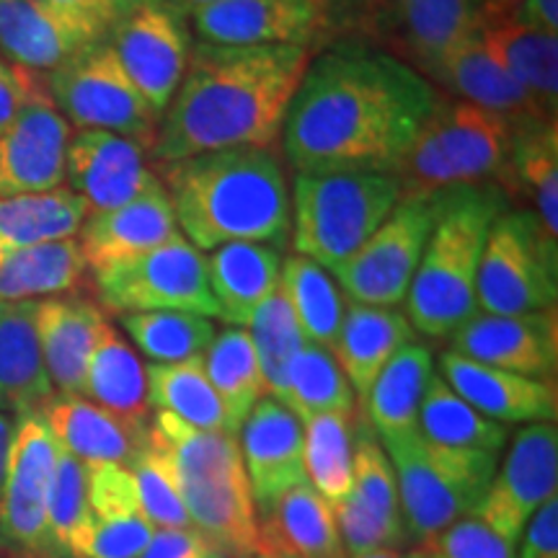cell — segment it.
Listing matches in <instances>:
<instances>
[{
  "label": "cell",
  "mask_w": 558,
  "mask_h": 558,
  "mask_svg": "<svg viewBox=\"0 0 558 558\" xmlns=\"http://www.w3.org/2000/svg\"><path fill=\"white\" fill-rule=\"evenodd\" d=\"M437 101L403 60L344 41L308 62L279 137L295 173H393Z\"/></svg>",
  "instance_id": "1"
},
{
  "label": "cell",
  "mask_w": 558,
  "mask_h": 558,
  "mask_svg": "<svg viewBox=\"0 0 558 558\" xmlns=\"http://www.w3.org/2000/svg\"><path fill=\"white\" fill-rule=\"evenodd\" d=\"M308 62L303 45L197 41L148 156L163 166L213 150L271 148Z\"/></svg>",
  "instance_id": "2"
},
{
  "label": "cell",
  "mask_w": 558,
  "mask_h": 558,
  "mask_svg": "<svg viewBox=\"0 0 558 558\" xmlns=\"http://www.w3.org/2000/svg\"><path fill=\"white\" fill-rule=\"evenodd\" d=\"M184 239L199 251L248 241L282 246L290 235V192L271 148L199 153L160 166Z\"/></svg>",
  "instance_id": "3"
},
{
  "label": "cell",
  "mask_w": 558,
  "mask_h": 558,
  "mask_svg": "<svg viewBox=\"0 0 558 558\" xmlns=\"http://www.w3.org/2000/svg\"><path fill=\"white\" fill-rule=\"evenodd\" d=\"M509 197L497 184L439 192V207L422 262L407 292L411 329L429 339L452 337L478 313L476 282L494 220Z\"/></svg>",
  "instance_id": "4"
},
{
  "label": "cell",
  "mask_w": 558,
  "mask_h": 558,
  "mask_svg": "<svg viewBox=\"0 0 558 558\" xmlns=\"http://www.w3.org/2000/svg\"><path fill=\"white\" fill-rule=\"evenodd\" d=\"M148 442L169 463L192 527L226 550L228 558L259 556L256 505L239 437L190 427L156 411L148 424Z\"/></svg>",
  "instance_id": "5"
},
{
  "label": "cell",
  "mask_w": 558,
  "mask_h": 558,
  "mask_svg": "<svg viewBox=\"0 0 558 558\" xmlns=\"http://www.w3.org/2000/svg\"><path fill=\"white\" fill-rule=\"evenodd\" d=\"M393 177L403 194L497 184L507 197H514L512 122L471 101H452L439 94Z\"/></svg>",
  "instance_id": "6"
},
{
  "label": "cell",
  "mask_w": 558,
  "mask_h": 558,
  "mask_svg": "<svg viewBox=\"0 0 558 558\" xmlns=\"http://www.w3.org/2000/svg\"><path fill=\"white\" fill-rule=\"evenodd\" d=\"M401 194L390 171L295 173L292 248L326 271L339 269L393 213Z\"/></svg>",
  "instance_id": "7"
},
{
  "label": "cell",
  "mask_w": 558,
  "mask_h": 558,
  "mask_svg": "<svg viewBox=\"0 0 558 558\" xmlns=\"http://www.w3.org/2000/svg\"><path fill=\"white\" fill-rule=\"evenodd\" d=\"M380 445L399 484L407 543L416 550L429 548L452 522L476 512L499 463L492 452L429 442L418 429L380 439Z\"/></svg>",
  "instance_id": "8"
},
{
  "label": "cell",
  "mask_w": 558,
  "mask_h": 558,
  "mask_svg": "<svg viewBox=\"0 0 558 558\" xmlns=\"http://www.w3.org/2000/svg\"><path fill=\"white\" fill-rule=\"evenodd\" d=\"M558 239L530 209H505L494 220L476 282L481 313L525 316L556 308Z\"/></svg>",
  "instance_id": "9"
},
{
  "label": "cell",
  "mask_w": 558,
  "mask_h": 558,
  "mask_svg": "<svg viewBox=\"0 0 558 558\" xmlns=\"http://www.w3.org/2000/svg\"><path fill=\"white\" fill-rule=\"evenodd\" d=\"M47 90L73 128L114 132L150 150L160 117L124 73L109 39L54 68L47 75Z\"/></svg>",
  "instance_id": "10"
},
{
  "label": "cell",
  "mask_w": 558,
  "mask_h": 558,
  "mask_svg": "<svg viewBox=\"0 0 558 558\" xmlns=\"http://www.w3.org/2000/svg\"><path fill=\"white\" fill-rule=\"evenodd\" d=\"M439 207V192L401 194L399 205L331 275L352 303L396 308L407 300Z\"/></svg>",
  "instance_id": "11"
},
{
  "label": "cell",
  "mask_w": 558,
  "mask_h": 558,
  "mask_svg": "<svg viewBox=\"0 0 558 558\" xmlns=\"http://www.w3.org/2000/svg\"><path fill=\"white\" fill-rule=\"evenodd\" d=\"M101 311L128 313L184 311L205 318H220L218 303L207 284L205 256L184 235L163 246L96 271Z\"/></svg>",
  "instance_id": "12"
},
{
  "label": "cell",
  "mask_w": 558,
  "mask_h": 558,
  "mask_svg": "<svg viewBox=\"0 0 558 558\" xmlns=\"http://www.w3.org/2000/svg\"><path fill=\"white\" fill-rule=\"evenodd\" d=\"M60 445L39 411L16 416L9 473L0 497V538L21 558H54L47 501Z\"/></svg>",
  "instance_id": "13"
},
{
  "label": "cell",
  "mask_w": 558,
  "mask_h": 558,
  "mask_svg": "<svg viewBox=\"0 0 558 558\" xmlns=\"http://www.w3.org/2000/svg\"><path fill=\"white\" fill-rule=\"evenodd\" d=\"M558 486V429L550 422L522 427L514 435L501 469L494 473L484 499L473 514L499 538L518 546L533 514L556 497Z\"/></svg>",
  "instance_id": "14"
},
{
  "label": "cell",
  "mask_w": 558,
  "mask_h": 558,
  "mask_svg": "<svg viewBox=\"0 0 558 558\" xmlns=\"http://www.w3.org/2000/svg\"><path fill=\"white\" fill-rule=\"evenodd\" d=\"M109 45L143 99L160 117L184 81L190 62V32L179 5L150 3L124 16L109 32Z\"/></svg>",
  "instance_id": "15"
},
{
  "label": "cell",
  "mask_w": 558,
  "mask_h": 558,
  "mask_svg": "<svg viewBox=\"0 0 558 558\" xmlns=\"http://www.w3.org/2000/svg\"><path fill=\"white\" fill-rule=\"evenodd\" d=\"M367 19L393 58L427 75L437 60L476 37L484 9L478 0H367Z\"/></svg>",
  "instance_id": "16"
},
{
  "label": "cell",
  "mask_w": 558,
  "mask_h": 558,
  "mask_svg": "<svg viewBox=\"0 0 558 558\" xmlns=\"http://www.w3.org/2000/svg\"><path fill=\"white\" fill-rule=\"evenodd\" d=\"M148 158V150L135 140L104 130H78L68 140V190L86 202L88 215L130 205L160 186Z\"/></svg>",
  "instance_id": "17"
},
{
  "label": "cell",
  "mask_w": 558,
  "mask_h": 558,
  "mask_svg": "<svg viewBox=\"0 0 558 558\" xmlns=\"http://www.w3.org/2000/svg\"><path fill=\"white\" fill-rule=\"evenodd\" d=\"M450 352L481 365L507 369L535 380H554L558 365L556 308L525 316L476 313L452 333Z\"/></svg>",
  "instance_id": "18"
},
{
  "label": "cell",
  "mask_w": 558,
  "mask_h": 558,
  "mask_svg": "<svg viewBox=\"0 0 558 558\" xmlns=\"http://www.w3.org/2000/svg\"><path fill=\"white\" fill-rule=\"evenodd\" d=\"M107 37L96 21L50 0H0V52L32 73H52Z\"/></svg>",
  "instance_id": "19"
},
{
  "label": "cell",
  "mask_w": 558,
  "mask_h": 558,
  "mask_svg": "<svg viewBox=\"0 0 558 558\" xmlns=\"http://www.w3.org/2000/svg\"><path fill=\"white\" fill-rule=\"evenodd\" d=\"M70 124L50 94L34 99L0 135V199L52 192L65 181Z\"/></svg>",
  "instance_id": "20"
},
{
  "label": "cell",
  "mask_w": 558,
  "mask_h": 558,
  "mask_svg": "<svg viewBox=\"0 0 558 558\" xmlns=\"http://www.w3.org/2000/svg\"><path fill=\"white\" fill-rule=\"evenodd\" d=\"M243 469L256 509L308 481L303 456V422L269 396L251 409L239 432Z\"/></svg>",
  "instance_id": "21"
},
{
  "label": "cell",
  "mask_w": 558,
  "mask_h": 558,
  "mask_svg": "<svg viewBox=\"0 0 558 558\" xmlns=\"http://www.w3.org/2000/svg\"><path fill=\"white\" fill-rule=\"evenodd\" d=\"M192 13L199 41L230 47L303 45L318 29V0H220Z\"/></svg>",
  "instance_id": "22"
},
{
  "label": "cell",
  "mask_w": 558,
  "mask_h": 558,
  "mask_svg": "<svg viewBox=\"0 0 558 558\" xmlns=\"http://www.w3.org/2000/svg\"><path fill=\"white\" fill-rule=\"evenodd\" d=\"M439 378L478 414L497 424H554L558 416L554 380L525 378V375L460 357L456 352H442Z\"/></svg>",
  "instance_id": "23"
},
{
  "label": "cell",
  "mask_w": 558,
  "mask_h": 558,
  "mask_svg": "<svg viewBox=\"0 0 558 558\" xmlns=\"http://www.w3.org/2000/svg\"><path fill=\"white\" fill-rule=\"evenodd\" d=\"M181 235L169 192L163 184L130 205L88 215L78 230V243L88 269L101 271L137 259Z\"/></svg>",
  "instance_id": "24"
},
{
  "label": "cell",
  "mask_w": 558,
  "mask_h": 558,
  "mask_svg": "<svg viewBox=\"0 0 558 558\" xmlns=\"http://www.w3.org/2000/svg\"><path fill=\"white\" fill-rule=\"evenodd\" d=\"M104 320L101 305L83 295L68 292L34 303L41 365L60 396H83V378Z\"/></svg>",
  "instance_id": "25"
},
{
  "label": "cell",
  "mask_w": 558,
  "mask_h": 558,
  "mask_svg": "<svg viewBox=\"0 0 558 558\" xmlns=\"http://www.w3.org/2000/svg\"><path fill=\"white\" fill-rule=\"evenodd\" d=\"M259 556L347 558L331 507L308 481L256 509Z\"/></svg>",
  "instance_id": "26"
},
{
  "label": "cell",
  "mask_w": 558,
  "mask_h": 558,
  "mask_svg": "<svg viewBox=\"0 0 558 558\" xmlns=\"http://www.w3.org/2000/svg\"><path fill=\"white\" fill-rule=\"evenodd\" d=\"M39 414L60 448L83 465L117 463L130 469L148 437V429L132 427L83 396H52Z\"/></svg>",
  "instance_id": "27"
},
{
  "label": "cell",
  "mask_w": 558,
  "mask_h": 558,
  "mask_svg": "<svg viewBox=\"0 0 558 558\" xmlns=\"http://www.w3.org/2000/svg\"><path fill=\"white\" fill-rule=\"evenodd\" d=\"M424 78L442 83L463 101L494 111L512 124L546 120L518 78L486 50L478 34L437 60Z\"/></svg>",
  "instance_id": "28"
},
{
  "label": "cell",
  "mask_w": 558,
  "mask_h": 558,
  "mask_svg": "<svg viewBox=\"0 0 558 558\" xmlns=\"http://www.w3.org/2000/svg\"><path fill=\"white\" fill-rule=\"evenodd\" d=\"M411 341H416V331L411 329L407 313L352 303V300L344 303V318H341L333 357L357 396V403L365 407L369 388L380 369Z\"/></svg>",
  "instance_id": "29"
},
{
  "label": "cell",
  "mask_w": 558,
  "mask_h": 558,
  "mask_svg": "<svg viewBox=\"0 0 558 558\" xmlns=\"http://www.w3.org/2000/svg\"><path fill=\"white\" fill-rule=\"evenodd\" d=\"M205 267L220 318L246 329L254 311L279 290L282 256L267 243L235 241L209 251Z\"/></svg>",
  "instance_id": "30"
},
{
  "label": "cell",
  "mask_w": 558,
  "mask_h": 558,
  "mask_svg": "<svg viewBox=\"0 0 558 558\" xmlns=\"http://www.w3.org/2000/svg\"><path fill=\"white\" fill-rule=\"evenodd\" d=\"M83 399L111 411L132 427L148 429L150 403L145 365L109 318L104 320L90 352L86 378H83Z\"/></svg>",
  "instance_id": "31"
},
{
  "label": "cell",
  "mask_w": 558,
  "mask_h": 558,
  "mask_svg": "<svg viewBox=\"0 0 558 558\" xmlns=\"http://www.w3.org/2000/svg\"><path fill=\"white\" fill-rule=\"evenodd\" d=\"M34 303H0V414L39 411L54 396L34 331Z\"/></svg>",
  "instance_id": "32"
},
{
  "label": "cell",
  "mask_w": 558,
  "mask_h": 558,
  "mask_svg": "<svg viewBox=\"0 0 558 558\" xmlns=\"http://www.w3.org/2000/svg\"><path fill=\"white\" fill-rule=\"evenodd\" d=\"M486 50L518 78L546 120L558 114V37L514 24L509 16L484 21Z\"/></svg>",
  "instance_id": "33"
},
{
  "label": "cell",
  "mask_w": 558,
  "mask_h": 558,
  "mask_svg": "<svg viewBox=\"0 0 558 558\" xmlns=\"http://www.w3.org/2000/svg\"><path fill=\"white\" fill-rule=\"evenodd\" d=\"M86 271L78 239L5 251L0 254V303L68 295L81 288Z\"/></svg>",
  "instance_id": "34"
},
{
  "label": "cell",
  "mask_w": 558,
  "mask_h": 558,
  "mask_svg": "<svg viewBox=\"0 0 558 558\" xmlns=\"http://www.w3.org/2000/svg\"><path fill=\"white\" fill-rule=\"evenodd\" d=\"M429 347L411 341L401 347L380 369L369 388L365 407L378 439L399 437L418 429V407L432 378Z\"/></svg>",
  "instance_id": "35"
},
{
  "label": "cell",
  "mask_w": 558,
  "mask_h": 558,
  "mask_svg": "<svg viewBox=\"0 0 558 558\" xmlns=\"http://www.w3.org/2000/svg\"><path fill=\"white\" fill-rule=\"evenodd\" d=\"M86 218V202L68 186L0 199V254L75 239Z\"/></svg>",
  "instance_id": "36"
},
{
  "label": "cell",
  "mask_w": 558,
  "mask_h": 558,
  "mask_svg": "<svg viewBox=\"0 0 558 558\" xmlns=\"http://www.w3.org/2000/svg\"><path fill=\"white\" fill-rule=\"evenodd\" d=\"M514 197L533 202L548 235L558 239V120L512 124Z\"/></svg>",
  "instance_id": "37"
},
{
  "label": "cell",
  "mask_w": 558,
  "mask_h": 558,
  "mask_svg": "<svg viewBox=\"0 0 558 558\" xmlns=\"http://www.w3.org/2000/svg\"><path fill=\"white\" fill-rule=\"evenodd\" d=\"M279 292L288 300L292 316L308 344L324 347L333 354L344 318V298L331 271L318 267L305 256L292 254L282 259L279 269Z\"/></svg>",
  "instance_id": "38"
},
{
  "label": "cell",
  "mask_w": 558,
  "mask_h": 558,
  "mask_svg": "<svg viewBox=\"0 0 558 558\" xmlns=\"http://www.w3.org/2000/svg\"><path fill=\"white\" fill-rule=\"evenodd\" d=\"M202 365L209 386L226 409L228 435L239 437L251 409L267 396L248 331L241 326H228L220 331L202 357Z\"/></svg>",
  "instance_id": "39"
},
{
  "label": "cell",
  "mask_w": 558,
  "mask_h": 558,
  "mask_svg": "<svg viewBox=\"0 0 558 558\" xmlns=\"http://www.w3.org/2000/svg\"><path fill=\"white\" fill-rule=\"evenodd\" d=\"M347 497L386 535L390 548L407 546L393 465H390L378 435L365 422H357V432H354L352 492Z\"/></svg>",
  "instance_id": "40"
},
{
  "label": "cell",
  "mask_w": 558,
  "mask_h": 558,
  "mask_svg": "<svg viewBox=\"0 0 558 558\" xmlns=\"http://www.w3.org/2000/svg\"><path fill=\"white\" fill-rule=\"evenodd\" d=\"M418 432L429 442L452 450H476L499 456L507 445L505 424L492 422L465 403L448 383L432 373L418 407Z\"/></svg>",
  "instance_id": "41"
},
{
  "label": "cell",
  "mask_w": 558,
  "mask_h": 558,
  "mask_svg": "<svg viewBox=\"0 0 558 558\" xmlns=\"http://www.w3.org/2000/svg\"><path fill=\"white\" fill-rule=\"evenodd\" d=\"M303 422V456L308 484L337 507L352 492V456L357 411L354 414H311Z\"/></svg>",
  "instance_id": "42"
},
{
  "label": "cell",
  "mask_w": 558,
  "mask_h": 558,
  "mask_svg": "<svg viewBox=\"0 0 558 558\" xmlns=\"http://www.w3.org/2000/svg\"><path fill=\"white\" fill-rule=\"evenodd\" d=\"M150 409L163 411L207 432H228L226 409L209 386L202 357L173 362V365H145Z\"/></svg>",
  "instance_id": "43"
},
{
  "label": "cell",
  "mask_w": 558,
  "mask_h": 558,
  "mask_svg": "<svg viewBox=\"0 0 558 558\" xmlns=\"http://www.w3.org/2000/svg\"><path fill=\"white\" fill-rule=\"evenodd\" d=\"M120 324L140 352L158 365L205 357L213 339L218 337L213 318L184 311L128 313L120 316Z\"/></svg>",
  "instance_id": "44"
},
{
  "label": "cell",
  "mask_w": 558,
  "mask_h": 558,
  "mask_svg": "<svg viewBox=\"0 0 558 558\" xmlns=\"http://www.w3.org/2000/svg\"><path fill=\"white\" fill-rule=\"evenodd\" d=\"M246 331L251 344H254L256 362H259L264 393L269 399L284 403L288 401L292 360L305 347V337L282 292L277 290L269 300H264L259 308L254 311V316L248 318Z\"/></svg>",
  "instance_id": "45"
},
{
  "label": "cell",
  "mask_w": 558,
  "mask_h": 558,
  "mask_svg": "<svg viewBox=\"0 0 558 558\" xmlns=\"http://www.w3.org/2000/svg\"><path fill=\"white\" fill-rule=\"evenodd\" d=\"M284 407L295 411L298 418H305L311 414H354L360 403L329 349L305 341L292 360Z\"/></svg>",
  "instance_id": "46"
},
{
  "label": "cell",
  "mask_w": 558,
  "mask_h": 558,
  "mask_svg": "<svg viewBox=\"0 0 558 558\" xmlns=\"http://www.w3.org/2000/svg\"><path fill=\"white\" fill-rule=\"evenodd\" d=\"M90 514L88 507V478L86 465L78 458L70 456L68 450L58 452V465H54L50 501H47V522H50V535L58 550L73 548L81 538L83 530L88 527Z\"/></svg>",
  "instance_id": "47"
},
{
  "label": "cell",
  "mask_w": 558,
  "mask_h": 558,
  "mask_svg": "<svg viewBox=\"0 0 558 558\" xmlns=\"http://www.w3.org/2000/svg\"><path fill=\"white\" fill-rule=\"evenodd\" d=\"M132 476L137 484L140 507H143L145 520L158 530H186L192 527L190 514H186L184 501L179 497L177 481L171 476L169 463L153 448L145 437L143 450L130 465Z\"/></svg>",
  "instance_id": "48"
},
{
  "label": "cell",
  "mask_w": 558,
  "mask_h": 558,
  "mask_svg": "<svg viewBox=\"0 0 558 558\" xmlns=\"http://www.w3.org/2000/svg\"><path fill=\"white\" fill-rule=\"evenodd\" d=\"M153 527L145 518L94 520L73 543L68 556L73 558H137L153 538Z\"/></svg>",
  "instance_id": "49"
},
{
  "label": "cell",
  "mask_w": 558,
  "mask_h": 558,
  "mask_svg": "<svg viewBox=\"0 0 558 558\" xmlns=\"http://www.w3.org/2000/svg\"><path fill=\"white\" fill-rule=\"evenodd\" d=\"M88 507L94 520L145 518L140 507L135 476L128 465L96 463L86 465Z\"/></svg>",
  "instance_id": "50"
},
{
  "label": "cell",
  "mask_w": 558,
  "mask_h": 558,
  "mask_svg": "<svg viewBox=\"0 0 558 558\" xmlns=\"http://www.w3.org/2000/svg\"><path fill=\"white\" fill-rule=\"evenodd\" d=\"M424 558H514V546L499 538L476 514H465L437 535Z\"/></svg>",
  "instance_id": "51"
},
{
  "label": "cell",
  "mask_w": 558,
  "mask_h": 558,
  "mask_svg": "<svg viewBox=\"0 0 558 558\" xmlns=\"http://www.w3.org/2000/svg\"><path fill=\"white\" fill-rule=\"evenodd\" d=\"M45 94H50V90L39 78V73H32V70L0 58V135L19 120L21 111Z\"/></svg>",
  "instance_id": "52"
},
{
  "label": "cell",
  "mask_w": 558,
  "mask_h": 558,
  "mask_svg": "<svg viewBox=\"0 0 558 558\" xmlns=\"http://www.w3.org/2000/svg\"><path fill=\"white\" fill-rule=\"evenodd\" d=\"M137 558H228L226 550L199 530H153V538Z\"/></svg>",
  "instance_id": "53"
},
{
  "label": "cell",
  "mask_w": 558,
  "mask_h": 558,
  "mask_svg": "<svg viewBox=\"0 0 558 558\" xmlns=\"http://www.w3.org/2000/svg\"><path fill=\"white\" fill-rule=\"evenodd\" d=\"M514 558H558V497H550L520 535Z\"/></svg>",
  "instance_id": "54"
},
{
  "label": "cell",
  "mask_w": 558,
  "mask_h": 558,
  "mask_svg": "<svg viewBox=\"0 0 558 558\" xmlns=\"http://www.w3.org/2000/svg\"><path fill=\"white\" fill-rule=\"evenodd\" d=\"M60 9L78 13L83 19L96 21L104 29L111 32L124 16L150 3H166V0H50Z\"/></svg>",
  "instance_id": "55"
},
{
  "label": "cell",
  "mask_w": 558,
  "mask_h": 558,
  "mask_svg": "<svg viewBox=\"0 0 558 558\" xmlns=\"http://www.w3.org/2000/svg\"><path fill=\"white\" fill-rule=\"evenodd\" d=\"M507 16L527 29L558 37V0H518Z\"/></svg>",
  "instance_id": "56"
},
{
  "label": "cell",
  "mask_w": 558,
  "mask_h": 558,
  "mask_svg": "<svg viewBox=\"0 0 558 558\" xmlns=\"http://www.w3.org/2000/svg\"><path fill=\"white\" fill-rule=\"evenodd\" d=\"M13 427H16V416H13V414H0V497H3L5 473H9Z\"/></svg>",
  "instance_id": "57"
},
{
  "label": "cell",
  "mask_w": 558,
  "mask_h": 558,
  "mask_svg": "<svg viewBox=\"0 0 558 558\" xmlns=\"http://www.w3.org/2000/svg\"><path fill=\"white\" fill-rule=\"evenodd\" d=\"M478 3H481V9H484V21H488V19H497V16H507L518 0H478Z\"/></svg>",
  "instance_id": "58"
},
{
  "label": "cell",
  "mask_w": 558,
  "mask_h": 558,
  "mask_svg": "<svg viewBox=\"0 0 558 558\" xmlns=\"http://www.w3.org/2000/svg\"><path fill=\"white\" fill-rule=\"evenodd\" d=\"M352 558H424L422 550H401V548H386V550H373L365 556H352Z\"/></svg>",
  "instance_id": "59"
},
{
  "label": "cell",
  "mask_w": 558,
  "mask_h": 558,
  "mask_svg": "<svg viewBox=\"0 0 558 558\" xmlns=\"http://www.w3.org/2000/svg\"><path fill=\"white\" fill-rule=\"evenodd\" d=\"M173 5H179L181 11H194V9H202V5H213V3H220V0H171Z\"/></svg>",
  "instance_id": "60"
},
{
  "label": "cell",
  "mask_w": 558,
  "mask_h": 558,
  "mask_svg": "<svg viewBox=\"0 0 558 558\" xmlns=\"http://www.w3.org/2000/svg\"><path fill=\"white\" fill-rule=\"evenodd\" d=\"M251 558H264V556H251Z\"/></svg>",
  "instance_id": "61"
},
{
  "label": "cell",
  "mask_w": 558,
  "mask_h": 558,
  "mask_svg": "<svg viewBox=\"0 0 558 558\" xmlns=\"http://www.w3.org/2000/svg\"><path fill=\"white\" fill-rule=\"evenodd\" d=\"M0 558H3V556H0ZM19 558H21V556H19Z\"/></svg>",
  "instance_id": "62"
}]
</instances>
